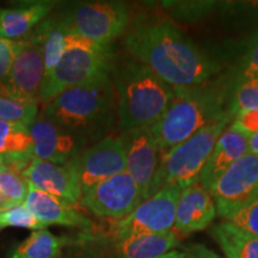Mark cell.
<instances>
[{"mask_svg": "<svg viewBox=\"0 0 258 258\" xmlns=\"http://www.w3.org/2000/svg\"><path fill=\"white\" fill-rule=\"evenodd\" d=\"M55 2H28L12 8H0V40H21L44 21Z\"/></svg>", "mask_w": 258, "mask_h": 258, "instance_id": "19", "label": "cell"}, {"mask_svg": "<svg viewBox=\"0 0 258 258\" xmlns=\"http://www.w3.org/2000/svg\"><path fill=\"white\" fill-rule=\"evenodd\" d=\"M6 227H21L40 231L44 230L46 226L38 221L23 203L17 207L0 211V230Z\"/></svg>", "mask_w": 258, "mask_h": 258, "instance_id": "28", "label": "cell"}, {"mask_svg": "<svg viewBox=\"0 0 258 258\" xmlns=\"http://www.w3.org/2000/svg\"><path fill=\"white\" fill-rule=\"evenodd\" d=\"M114 63L110 46L67 34L66 51L54 72L42 82L38 102L46 106L66 90L110 76Z\"/></svg>", "mask_w": 258, "mask_h": 258, "instance_id": "6", "label": "cell"}, {"mask_svg": "<svg viewBox=\"0 0 258 258\" xmlns=\"http://www.w3.org/2000/svg\"><path fill=\"white\" fill-rule=\"evenodd\" d=\"M35 30L38 32L42 41L44 80L54 72V70L56 69V66L62 59L64 51H66L67 34L60 27L54 16H48L35 28Z\"/></svg>", "mask_w": 258, "mask_h": 258, "instance_id": "23", "label": "cell"}, {"mask_svg": "<svg viewBox=\"0 0 258 258\" xmlns=\"http://www.w3.org/2000/svg\"><path fill=\"white\" fill-rule=\"evenodd\" d=\"M226 221L258 237V198L234 213Z\"/></svg>", "mask_w": 258, "mask_h": 258, "instance_id": "31", "label": "cell"}, {"mask_svg": "<svg viewBox=\"0 0 258 258\" xmlns=\"http://www.w3.org/2000/svg\"><path fill=\"white\" fill-rule=\"evenodd\" d=\"M230 125L246 138L256 134L258 132V110L239 112L234 116Z\"/></svg>", "mask_w": 258, "mask_h": 258, "instance_id": "33", "label": "cell"}, {"mask_svg": "<svg viewBox=\"0 0 258 258\" xmlns=\"http://www.w3.org/2000/svg\"><path fill=\"white\" fill-rule=\"evenodd\" d=\"M0 211H2V209H0Z\"/></svg>", "mask_w": 258, "mask_h": 258, "instance_id": "40", "label": "cell"}, {"mask_svg": "<svg viewBox=\"0 0 258 258\" xmlns=\"http://www.w3.org/2000/svg\"><path fill=\"white\" fill-rule=\"evenodd\" d=\"M247 153V138L231 125L227 127L215 143L199 183L209 191L226 171Z\"/></svg>", "mask_w": 258, "mask_h": 258, "instance_id": "18", "label": "cell"}, {"mask_svg": "<svg viewBox=\"0 0 258 258\" xmlns=\"http://www.w3.org/2000/svg\"><path fill=\"white\" fill-rule=\"evenodd\" d=\"M62 258H111L110 241L96 230L80 232L64 249Z\"/></svg>", "mask_w": 258, "mask_h": 258, "instance_id": "24", "label": "cell"}, {"mask_svg": "<svg viewBox=\"0 0 258 258\" xmlns=\"http://www.w3.org/2000/svg\"><path fill=\"white\" fill-rule=\"evenodd\" d=\"M54 17L66 34L110 46L127 29L129 10L122 2H82L64 5Z\"/></svg>", "mask_w": 258, "mask_h": 258, "instance_id": "7", "label": "cell"}, {"mask_svg": "<svg viewBox=\"0 0 258 258\" xmlns=\"http://www.w3.org/2000/svg\"><path fill=\"white\" fill-rule=\"evenodd\" d=\"M192 253V247L185 251H179V250H173L171 252L164 254V256L158 257V258H190Z\"/></svg>", "mask_w": 258, "mask_h": 258, "instance_id": "35", "label": "cell"}, {"mask_svg": "<svg viewBox=\"0 0 258 258\" xmlns=\"http://www.w3.org/2000/svg\"><path fill=\"white\" fill-rule=\"evenodd\" d=\"M4 167H5V165H4V166H3V167H0V171H2L3 169H4Z\"/></svg>", "mask_w": 258, "mask_h": 258, "instance_id": "39", "label": "cell"}, {"mask_svg": "<svg viewBox=\"0 0 258 258\" xmlns=\"http://www.w3.org/2000/svg\"><path fill=\"white\" fill-rule=\"evenodd\" d=\"M124 146L125 171L133 177L143 199L150 198V189L159 166L161 152L151 128H138L122 132Z\"/></svg>", "mask_w": 258, "mask_h": 258, "instance_id": "12", "label": "cell"}, {"mask_svg": "<svg viewBox=\"0 0 258 258\" xmlns=\"http://www.w3.org/2000/svg\"><path fill=\"white\" fill-rule=\"evenodd\" d=\"M247 146H249V153L253 156H258V132L256 134L247 138Z\"/></svg>", "mask_w": 258, "mask_h": 258, "instance_id": "36", "label": "cell"}, {"mask_svg": "<svg viewBox=\"0 0 258 258\" xmlns=\"http://www.w3.org/2000/svg\"><path fill=\"white\" fill-rule=\"evenodd\" d=\"M17 206H21V205H17L16 202L11 201V200L6 198L4 194L0 192V209H2V211H6V209L17 207Z\"/></svg>", "mask_w": 258, "mask_h": 258, "instance_id": "37", "label": "cell"}, {"mask_svg": "<svg viewBox=\"0 0 258 258\" xmlns=\"http://www.w3.org/2000/svg\"><path fill=\"white\" fill-rule=\"evenodd\" d=\"M127 167L124 146L120 137L109 135L83 151L78 171L83 192L102 180L124 172Z\"/></svg>", "mask_w": 258, "mask_h": 258, "instance_id": "13", "label": "cell"}, {"mask_svg": "<svg viewBox=\"0 0 258 258\" xmlns=\"http://www.w3.org/2000/svg\"><path fill=\"white\" fill-rule=\"evenodd\" d=\"M38 115V105L28 104L0 95V120L29 125Z\"/></svg>", "mask_w": 258, "mask_h": 258, "instance_id": "27", "label": "cell"}, {"mask_svg": "<svg viewBox=\"0 0 258 258\" xmlns=\"http://www.w3.org/2000/svg\"><path fill=\"white\" fill-rule=\"evenodd\" d=\"M239 62L235 78L258 80V32L250 38L246 50Z\"/></svg>", "mask_w": 258, "mask_h": 258, "instance_id": "30", "label": "cell"}, {"mask_svg": "<svg viewBox=\"0 0 258 258\" xmlns=\"http://www.w3.org/2000/svg\"><path fill=\"white\" fill-rule=\"evenodd\" d=\"M22 176L34 188L72 205H78L82 201L83 190L79 178L78 158L64 165L32 158L30 165Z\"/></svg>", "mask_w": 258, "mask_h": 258, "instance_id": "14", "label": "cell"}, {"mask_svg": "<svg viewBox=\"0 0 258 258\" xmlns=\"http://www.w3.org/2000/svg\"><path fill=\"white\" fill-rule=\"evenodd\" d=\"M124 44L134 59L175 89L202 85L220 71V64L165 19L135 23Z\"/></svg>", "mask_w": 258, "mask_h": 258, "instance_id": "1", "label": "cell"}, {"mask_svg": "<svg viewBox=\"0 0 258 258\" xmlns=\"http://www.w3.org/2000/svg\"><path fill=\"white\" fill-rule=\"evenodd\" d=\"M190 258H217V256L205 246H195L192 247V253Z\"/></svg>", "mask_w": 258, "mask_h": 258, "instance_id": "34", "label": "cell"}, {"mask_svg": "<svg viewBox=\"0 0 258 258\" xmlns=\"http://www.w3.org/2000/svg\"><path fill=\"white\" fill-rule=\"evenodd\" d=\"M217 213L225 220L258 198V156L247 153L209 190Z\"/></svg>", "mask_w": 258, "mask_h": 258, "instance_id": "10", "label": "cell"}, {"mask_svg": "<svg viewBox=\"0 0 258 258\" xmlns=\"http://www.w3.org/2000/svg\"><path fill=\"white\" fill-rule=\"evenodd\" d=\"M178 244V234L173 230L164 233L131 235L110 241L111 258H158L173 251Z\"/></svg>", "mask_w": 258, "mask_h": 258, "instance_id": "20", "label": "cell"}, {"mask_svg": "<svg viewBox=\"0 0 258 258\" xmlns=\"http://www.w3.org/2000/svg\"><path fill=\"white\" fill-rule=\"evenodd\" d=\"M228 88L202 85L176 89L165 114L151 128L161 154L188 140L227 110Z\"/></svg>", "mask_w": 258, "mask_h": 258, "instance_id": "4", "label": "cell"}, {"mask_svg": "<svg viewBox=\"0 0 258 258\" xmlns=\"http://www.w3.org/2000/svg\"><path fill=\"white\" fill-rule=\"evenodd\" d=\"M179 188L170 185L144 200L128 217L112 224L108 239L116 241L125 237L147 233H164L173 230Z\"/></svg>", "mask_w": 258, "mask_h": 258, "instance_id": "8", "label": "cell"}, {"mask_svg": "<svg viewBox=\"0 0 258 258\" xmlns=\"http://www.w3.org/2000/svg\"><path fill=\"white\" fill-rule=\"evenodd\" d=\"M228 99L227 110L233 117L239 112L258 110V80L234 78Z\"/></svg>", "mask_w": 258, "mask_h": 258, "instance_id": "26", "label": "cell"}, {"mask_svg": "<svg viewBox=\"0 0 258 258\" xmlns=\"http://www.w3.org/2000/svg\"><path fill=\"white\" fill-rule=\"evenodd\" d=\"M32 139L27 124L0 120V156L32 153Z\"/></svg>", "mask_w": 258, "mask_h": 258, "instance_id": "25", "label": "cell"}, {"mask_svg": "<svg viewBox=\"0 0 258 258\" xmlns=\"http://www.w3.org/2000/svg\"><path fill=\"white\" fill-rule=\"evenodd\" d=\"M24 206L46 227L50 225H60L79 228L82 232L95 230L93 222L82 212L74 208L72 203L34 188L30 184Z\"/></svg>", "mask_w": 258, "mask_h": 258, "instance_id": "16", "label": "cell"}, {"mask_svg": "<svg viewBox=\"0 0 258 258\" xmlns=\"http://www.w3.org/2000/svg\"><path fill=\"white\" fill-rule=\"evenodd\" d=\"M28 127L34 144L32 154L37 159L64 165L77 159L84 151L76 138L51 122L42 112Z\"/></svg>", "mask_w": 258, "mask_h": 258, "instance_id": "15", "label": "cell"}, {"mask_svg": "<svg viewBox=\"0 0 258 258\" xmlns=\"http://www.w3.org/2000/svg\"><path fill=\"white\" fill-rule=\"evenodd\" d=\"M0 192L17 205H23L29 192V183L23 176L5 166L0 171Z\"/></svg>", "mask_w": 258, "mask_h": 258, "instance_id": "29", "label": "cell"}, {"mask_svg": "<svg viewBox=\"0 0 258 258\" xmlns=\"http://www.w3.org/2000/svg\"><path fill=\"white\" fill-rule=\"evenodd\" d=\"M42 114L78 140L84 150L109 137L115 127L117 99L110 76L60 93Z\"/></svg>", "mask_w": 258, "mask_h": 258, "instance_id": "2", "label": "cell"}, {"mask_svg": "<svg viewBox=\"0 0 258 258\" xmlns=\"http://www.w3.org/2000/svg\"><path fill=\"white\" fill-rule=\"evenodd\" d=\"M232 120L233 116L226 110L188 140L161 154L150 196L165 186L184 189L199 183L215 143Z\"/></svg>", "mask_w": 258, "mask_h": 258, "instance_id": "5", "label": "cell"}, {"mask_svg": "<svg viewBox=\"0 0 258 258\" xmlns=\"http://www.w3.org/2000/svg\"><path fill=\"white\" fill-rule=\"evenodd\" d=\"M5 165V160H4V157L0 156V167H3Z\"/></svg>", "mask_w": 258, "mask_h": 258, "instance_id": "38", "label": "cell"}, {"mask_svg": "<svg viewBox=\"0 0 258 258\" xmlns=\"http://www.w3.org/2000/svg\"><path fill=\"white\" fill-rule=\"evenodd\" d=\"M212 237L227 258H258V237L241 230L230 221L212 228Z\"/></svg>", "mask_w": 258, "mask_h": 258, "instance_id": "21", "label": "cell"}, {"mask_svg": "<svg viewBox=\"0 0 258 258\" xmlns=\"http://www.w3.org/2000/svg\"><path fill=\"white\" fill-rule=\"evenodd\" d=\"M24 46V37L21 40H0V82L9 73L12 63Z\"/></svg>", "mask_w": 258, "mask_h": 258, "instance_id": "32", "label": "cell"}, {"mask_svg": "<svg viewBox=\"0 0 258 258\" xmlns=\"http://www.w3.org/2000/svg\"><path fill=\"white\" fill-rule=\"evenodd\" d=\"M111 73L120 128H152L172 103L176 89L137 59L114 63Z\"/></svg>", "mask_w": 258, "mask_h": 258, "instance_id": "3", "label": "cell"}, {"mask_svg": "<svg viewBox=\"0 0 258 258\" xmlns=\"http://www.w3.org/2000/svg\"><path fill=\"white\" fill-rule=\"evenodd\" d=\"M143 201L137 182L124 171L84 191L80 203L97 217L118 221L128 217Z\"/></svg>", "mask_w": 258, "mask_h": 258, "instance_id": "11", "label": "cell"}, {"mask_svg": "<svg viewBox=\"0 0 258 258\" xmlns=\"http://www.w3.org/2000/svg\"><path fill=\"white\" fill-rule=\"evenodd\" d=\"M71 240L72 237H59L47 230L34 231L11 251L10 258H62Z\"/></svg>", "mask_w": 258, "mask_h": 258, "instance_id": "22", "label": "cell"}, {"mask_svg": "<svg viewBox=\"0 0 258 258\" xmlns=\"http://www.w3.org/2000/svg\"><path fill=\"white\" fill-rule=\"evenodd\" d=\"M43 76L42 41L34 29L24 37V46L16 56L9 73L0 82V95L37 105Z\"/></svg>", "mask_w": 258, "mask_h": 258, "instance_id": "9", "label": "cell"}, {"mask_svg": "<svg viewBox=\"0 0 258 258\" xmlns=\"http://www.w3.org/2000/svg\"><path fill=\"white\" fill-rule=\"evenodd\" d=\"M213 196L200 183L180 190L176 206L173 231L177 234H189L205 230L217 217Z\"/></svg>", "mask_w": 258, "mask_h": 258, "instance_id": "17", "label": "cell"}]
</instances>
